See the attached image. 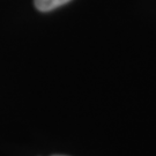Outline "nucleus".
<instances>
[{"label":"nucleus","mask_w":156,"mask_h":156,"mask_svg":"<svg viewBox=\"0 0 156 156\" xmlns=\"http://www.w3.org/2000/svg\"><path fill=\"white\" fill-rule=\"evenodd\" d=\"M69 1L71 0H34L36 8L41 12H50Z\"/></svg>","instance_id":"1"},{"label":"nucleus","mask_w":156,"mask_h":156,"mask_svg":"<svg viewBox=\"0 0 156 156\" xmlns=\"http://www.w3.org/2000/svg\"><path fill=\"white\" fill-rule=\"evenodd\" d=\"M57 156H59V155H57Z\"/></svg>","instance_id":"2"}]
</instances>
